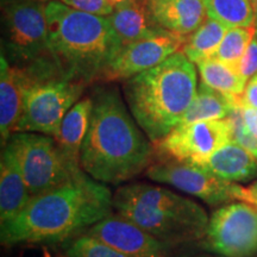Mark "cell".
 Listing matches in <instances>:
<instances>
[{
	"mask_svg": "<svg viewBox=\"0 0 257 257\" xmlns=\"http://www.w3.org/2000/svg\"><path fill=\"white\" fill-rule=\"evenodd\" d=\"M243 104V94L230 95L208 87L204 82L198 87L193 99L180 124H191L202 120L224 119L232 108ZM179 124V125H180Z\"/></svg>",
	"mask_w": 257,
	"mask_h": 257,
	"instance_id": "20",
	"label": "cell"
},
{
	"mask_svg": "<svg viewBox=\"0 0 257 257\" xmlns=\"http://www.w3.org/2000/svg\"><path fill=\"white\" fill-rule=\"evenodd\" d=\"M243 104L257 108V74L246 83L243 92Z\"/></svg>",
	"mask_w": 257,
	"mask_h": 257,
	"instance_id": "30",
	"label": "cell"
},
{
	"mask_svg": "<svg viewBox=\"0 0 257 257\" xmlns=\"http://www.w3.org/2000/svg\"><path fill=\"white\" fill-rule=\"evenodd\" d=\"M197 66L201 76V82H204L208 87L225 94H243L246 80H244L236 70L227 64L213 57H208L199 61Z\"/></svg>",
	"mask_w": 257,
	"mask_h": 257,
	"instance_id": "22",
	"label": "cell"
},
{
	"mask_svg": "<svg viewBox=\"0 0 257 257\" xmlns=\"http://www.w3.org/2000/svg\"><path fill=\"white\" fill-rule=\"evenodd\" d=\"M110 189L85 170L66 185L32 197L17 217L2 225V243H56L87 231L111 213Z\"/></svg>",
	"mask_w": 257,
	"mask_h": 257,
	"instance_id": "1",
	"label": "cell"
},
{
	"mask_svg": "<svg viewBox=\"0 0 257 257\" xmlns=\"http://www.w3.org/2000/svg\"><path fill=\"white\" fill-rule=\"evenodd\" d=\"M252 9H253V16H255V27L257 28V0H251Z\"/></svg>",
	"mask_w": 257,
	"mask_h": 257,
	"instance_id": "32",
	"label": "cell"
},
{
	"mask_svg": "<svg viewBox=\"0 0 257 257\" xmlns=\"http://www.w3.org/2000/svg\"><path fill=\"white\" fill-rule=\"evenodd\" d=\"M92 98L81 99L64 115L55 137L57 146L73 166L81 167L82 142L87 134L92 112Z\"/></svg>",
	"mask_w": 257,
	"mask_h": 257,
	"instance_id": "19",
	"label": "cell"
},
{
	"mask_svg": "<svg viewBox=\"0 0 257 257\" xmlns=\"http://www.w3.org/2000/svg\"><path fill=\"white\" fill-rule=\"evenodd\" d=\"M50 54L61 72L86 85L101 81L121 49L107 17L50 0L46 5Z\"/></svg>",
	"mask_w": 257,
	"mask_h": 257,
	"instance_id": "4",
	"label": "cell"
},
{
	"mask_svg": "<svg viewBox=\"0 0 257 257\" xmlns=\"http://www.w3.org/2000/svg\"><path fill=\"white\" fill-rule=\"evenodd\" d=\"M153 22L165 30L187 37L206 19L205 0H148Z\"/></svg>",
	"mask_w": 257,
	"mask_h": 257,
	"instance_id": "15",
	"label": "cell"
},
{
	"mask_svg": "<svg viewBox=\"0 0 257 257\" xmlns=\"http://www.w3.org/2000/svg\"><path fill=\"white\" fill-rule=\"evenodd\" d=\"M242 105L234 106L232 111L230 112V114L226 117L231 124L232 141L237 142L243 148H245L250 154H252L257 159V138L250 133L249 128L246 127L245 123H244Z\"/></svg>",
	"mask_w": 257,
	"mask_h": 257,
	"instance_id": "26",
	"label": "cell"
},
{
	"mask_svg": "<svg viewBox=\"0 0 257 257\" xmlns=\"http://www.w3.org/2000/svg\"><path fill=\"white\" fill-rule=\"evenodd\" d=\"M199 257H212V256H199Z\"/></svg>",
	"mask_w": 257,
	"mask_h": 257,
	"instance_id": "34",
	"label": "cell"
},
{
	"mask_svg": "<svg viewBox=\"0 0 257 257\" xmlns=\"http://www.w3.org/2000/svg\"><path fill=\"white\" fill-rule=\"evenodd\" d=\"M147 176L161 184L194 195L208 205H219L234 200L237 185L214 175L205 166L162 157L148 167Z\"/></svg>",
	"mask_w": 257,
	"mask_h": 257,
	"instance_id": "10",
	"label": "cell"
},
{
	"mask_svg": "<svg viewBox=\"0 0 257 257\" xmlns=\"http://www.w3.org/2000/svg\"><path fill=\"white\" fill-rule=\"evenodd\" d=\"M3 51L12 66L29 67L53 57L46 5L41 0H3Z\"/></svg>",
	"mask_w": 257,
	"mask_h": 257,
	"instance_id": "8",
	"label": "cell"
},
{
	"mask_svg": "<svg viewBox=\"0 0 257 257\" xmlns=\"http://www.w3.org/2000/svg\"><path fill=\"white\" fill-rule=\"evenodd\" d=\"M234 200L246 202L257 210V181L248 187L237 185L236 191H234Z\"/></svg>",
	"mask_w": 257,
	"mask_h": 257,
	"instance_id": "29",
	"label": "cell"
},
{
	"mask_svg": "<svg viewBox=\"0 0 257 257\" xmlns=\"http://www.w3.org/2000/svg\"><path fill=\"white\" fill-rule=\"evenodd\" d=\"M107 2L110 3L112 6H117V5L121 4V3H123V2H125V0H107Z\"/></svg>",
	"mask_w": 257,
	"mask_h": 257,
	"instance_id": "33",
	"label": "cell"
},
{
	"mask_svg": "<svg viewBox=\"0 0 257 257\" xmlns=\"http://www.w3.org/2000/svg\"><path fill=\"white\" fill-rule=\"evenodd\" d=\"M31 198L17 161L4 148L0 161V224L9 223L17 217Z\"/></svg>",
	"mask_w": 257,
	"mask_h": 257,
	"instance_id": "17",
	"label": "cell"
},
{
	"mask_svg": "<svg viewBox=\"0 0 257 257\" xmlns=\"http://www.w3.org/2000/svg\"><path fill=\"white\" fill-rule=\"evenodd\" d=\"M4 148L17 161L32 197L66 185L83 170L66 159L55 138L49 135L14 133Z\"/></svg>",
	"mask_w": 257,
	"mask_h": 257,
	"instance_id": "7",
	"label": "cell"
},
{
	"mask_svg": "<svg viewBox=\"0 0 257 257\" xmlns=\"http://www.w3.org/2000/svg\"><path fill=\"white\" fill-rule=\"evenodd\" d=\"M208 17L216 19L227 29L255 27L251 0H205Z\"/></svg>",
	"mask_w": 257,
	"mask_h": 257,
	"instance_id": "23",
	"label": "cell"
},
{
	"mask_svg": "<svg viewBox=\"0 0 257 257\" xmlns=\"http://www.w3.org/2000/svg\"><path fill=\"white\" fill-rule=\"evenodd\" d=\"M205 167L230 182H245L257 178V159L234 141L220 147Z\"/></svg>",
	"mask_w": 257,
	"mask_h": 257,
	"instance_id": "18",
	"label": "cell"
},
{
	"mask_svg": "<svg viewBox=\"0 0 257 257\" xmlns=\"http://www.w3.org/2000/svg\"><path fill=\"white\" fill-rule=\"evenodd\" d=\"M41 2H50V0H41ZM69 8L87 12V14L104 16L107 17L113 12L114 6H112L107 0H59Z\"/></svg>",
	"mask_w": 257,
	"mask_h": 257,
	"instance_id": "27",
	"label": "cell"
},
{
	"mask_svg": "<svg viewBox=\"0 0 257 257\" xmlns=\"http://www.w3.org/2000/svg\"><path fill=\"white\" fill-rule=\"evenodd\" d=\"M107 19L119 38L121 48L167 31L153 22L148 10V0H125L114 6Z\"/></svg>",
	"mask_w": 257,
	"mask_h": 257,
	"instance_id": "16",
	"label": "cell"
},
{
	"mask_svg": "<svg viewBox=\"0 0 257 257\" xmlns=\"http://www.w3.org/2000/svg\"><path fill=\"white\" fill-rule=\"evenodd\" d=\"M197 83L194 64L181 50L125 80L128 108L150 142L159 143L181 123L197 94Z\"/></svg>",
	"mask_w": 257,
	"mask_h": 257,
	"instance_id": "3",
	"label": "cell"
},
{
	"mask_svg": "<svg viewBox=\"0 0 257 257\" xmlns=\"http://www.w3.org/2000/svg\"><path fill=\"white\" fill-rule=\"evenodd\" d=\"M186 37L166 31L121 48L106 68L101 81L127 80L159 66L170 55L182 49Z\"/></svg>",
	"mask_w": 257,
	"mask_h": 257,
	"instance_id": "12",
	"label": "cell"
},
{
	"mask_svg": "<svg viewBox=\"0 0 257 257\" xmlns=\"http://www.w3.org/2000/svg\"><path fill=\"white\" fill-rule=\"evenodd\" d=\"M204 246L223 257H250L257 252V210L246 202L225 205L212 213Z\"/></svg>",
	"mask_w": 257,
	"mask_h": 257,
	"instance_id": "9",
	"label": "cell"
},
{
	"mask_svg": "<svg viewBox=\"0 0 257 257\" xmlns=\"http://www.w3.org/2000/svg\"><path fill=\"white\" fill-rule=\"evenodd\" d=\"M85 233L130 257H167L173 246L118 213H110Z\"/></svg>",
	"mask_w": 257,
	"mask_h": 257,
	"instance_id": "13",
	"label": "cell"
},
{
	"mask_svg": "<svg viewBox=\"0 0 257 257\" xmlns=\"http://www.w3.org/2000/svg\"><path fill=\"white\" fill-rule=\"evenodd\" d=\"M0 64V133L5 147L22 117L31 76L23 67L12 66L3 54Z\"/></svg>",
	"mask_w": 257,
	"mask_h": 257,
	"instance_id": "14",
	"label": "cell"
},
{
	"mask_svg": "<svg viewBox=\"0 0 257 257\" xmlns=\"http://www.w3.org/2000/svg\"><path fill=\"white\" fill-rule=\"evenodd\" d=\"M227 30L229 29L220 22L208 17L197 30L186 37L181 51L193 63L212 57L220 46Z\"/></svg>",
	"mask_w": 257,
	"mask_h": 257,
	"instance_id": "21",
	"label": "cell"
},
{
	"mask_svg": "<svg viewBox=\"0 0 257 257\" xmlns=\"http://www.w3.org/2000/svg\"><path fill=\"white\" fill-rule=\"evenodd\" d=\"M31 76L24 108L16 133H38L55 137L64 115L87 85L61 72L53 57L23 67Z\"/></svg>",
	"mask_w": 257,
	"mask_h": 257,
	"instance_id": "6",
	"label": "cell"
},
{
	"mask_svg": "<svg viewBox=\"0 0 257 257\" xmlns=\"http://www.w3.org/2000/svg\"><path fill=\"white\" fill-rule=\"evenodd\" d=\"M237 72L246 81L257 74V31L240 60Z\"/></svg>",
	"mask_w": 257,
	"mask_h": 257,
	"instance_id": "28",
	"label": "cell"
},
{
	"mask_svg": "<svg viewBox=\"0 0 257 257\" xmlns=\"http://www.w3.org/2000/svg\"><path fill=\"white\" fill-rule=\"evenodd\" d=\"M64 257H130L85 233L67 246Z\"/></svg>",
	"mask_w": 257,
	"mask_h": 257,
	"instance_id": "25",
	"label": "cell"
},
{
	"mask_svg": "<svg viewBox=\"0 0 257 257\" xmlns=\"http://www.w3.org/2000/svg\"><path fill=\"white\" fill-rule=\"evenodd\" d=\"M256 31V27H236L229 29L225 34L220 46L218 47L217 51L212 57L227 64L237 72L240 60L248 49Z\"/></svg>",
	"mask_w": 257,
	"mask_h": 257,
	"instance_id": "24",
	"label": "cell"
},
{
	"mask_svg": "<svg viewBox=\"0 0 257 257\" xmlns=\"http://www.w3.org/2000/svg\"><path fill=\"white\" fill-rule=\"evenodd\" d=\"M242 113L244 123H245L246 127H248L250 133L257 138V108L243 104Z\"/></svg>",
	"mask_w": 257,
	"mask_h": 257,
	"instance_id": "31",
	"label": "cell"
},
{
	"mask_svg": "<svg viewBox=\"0 0 257 257\" xmlns=\"http://www.w3.org/2000/svg\"><path fill=\"white\" fill-rule=\"evenodd\" d=\"M112 205L119 216L170 245L200 239L207 229V214L200 205L159 186H123Z\"/></svg>",
	"mask_w": 257,
	"mask_h": 257,
	"instance_id": "5",
	"label": "cell"
},
{
	"mask_svg": "<svg viewBox=\"0 0 257 257\" xmlns=\"http://www.w3.org/2000/svg\"><path fill=\"white\" fill-rule=\"evenodd\" d=\"M82 142L80 163L102 184L118 185L137 176L153 163L154 147L128 113L115 88L99 87Z\"/></svg>",
	"mask_w": 257,
	"mask_h": 257,
	"instance_id": "2",
	"label": "cell"
},
{
	"mask_svg": "<svg viewBox=\"0 0 257 257\" xmlns=\"http://www.w3.org/2000/svg\"><path fill=\"white\" fill-rule=\"evenodd\" d=\"M230 141H232L231 124L224 118L180 124L155 146L165 157L206 166L210 157Z\"/></svg>",
	"mask_w": 257,
	"mask_h": 257,
	"instance_id": "11",
	"label": "cell"
}]
</instances>
